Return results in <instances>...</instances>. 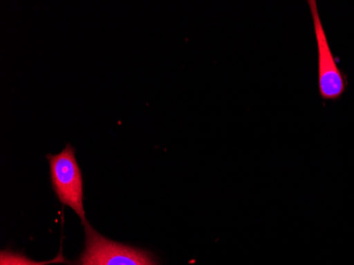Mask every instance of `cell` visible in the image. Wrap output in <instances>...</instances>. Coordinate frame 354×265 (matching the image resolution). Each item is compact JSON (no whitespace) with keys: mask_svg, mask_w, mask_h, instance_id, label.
<instances>
[{"mask_svg":"<svg viewBox=\"0 0 354 265\" xmlns=\"http://www.w3.org/2000/svg\"><path fill=\"white\" fill-rule=\"evenodd\" d=\"M61 254L50 261H35L28 258L25 255L11 250H1L0 253V265H49L55 263H66Z\"/></svg>","mask_w":354,"mask_h":265,"instance_id":"4","label":"cell"},{"mask_svg":"<svg viewBox=\"0 0 354 265\" xmlns=\"http://www.w3.org/2000/svg\"><path fill=\"white\" fill-rule=\"evenodd\" d=\"M85 250L73 265H158L146 250L105 238L85 223Z\"/></svg>","mask_w":354,"mask_h":265,"instance_id":"2","label":"cell"},{"mask_svg":"<svg viewBox=\"0 0 354 265\" xmlns=\"http://www.w3.org/2000/svg\"><path fill=\"white\" fill-rule=\"evenodd\" d=\"M308 3L317 45L318 91L324 100L337 101L347 91L348 77L339 69L337 61L332 53L323 21L320 19L317 3L315 0H309Z\"/></svg>","mask_w":354,"mask_h":265,"instance_id":"3","label":"cell"},{"mask_svg":"<svg viewBox=\"0 0 354 265\" xmlns=\"http://www.w3.org/2000/svg\"><path fill=\"white\" fill-rule=\"evenodd\" d=\"M50 169L51 184L57 200L71 207L82 221L87 223L84 210V184L82 171L75 157V149L67 143L59 154L47 155Z\"/></svg>","mask_w":354,"mask_h":265,"instance_id":"1","label":"cell"}]
</instances>
